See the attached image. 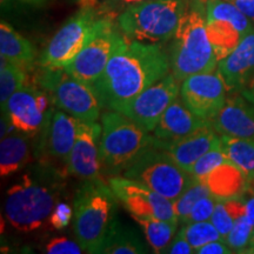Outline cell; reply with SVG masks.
<instances>
[{
	"instance_id": "3957f363",
	"label": "cell",
	"mask_w": 254,
	"mask_h": 254,
	"mask_svg": "<svg viewBox=\"0 0 254 254\" xmlns=\"http://www.w3.org/2000/svg\"><path fill=\"white\" fill-rule=\"evenodd\" d=\"M117 199L109 182L101 177L84 180L73 199V230L86 253H100L117 218Z\"/></svg>"
},
{
	"instance_id": "d6986e66",
	"label": "cell",
	"mask_w": 254,
	"mask_h": 254,
	"mask_svg": "<svg viewBox=\"0 0 254 254\" xmlns=\"http://www.w3.org/2000/svg\"><path fill=\"white\" fill-rule=\"evenodd\" d=\"M227 91L240 92L254 78V26L236 50L218 64Z\"/></svg>"
},
{
	"instance_id": "83f0119b",
	"label": "cell",
	"mask_w": 254,
	"mask_h": 254,
	"mask_svg": "<svg viewBox=\"0 0 254 254\" xmlns=\"http://www.w3.org/2000/svg\"><path fill=\"white\" fill-rule=\"evenodd\" d=\"M26 85V72L24 68L8 62L0 56V105L5 110L9 98Z\"/></svg>"
},
{
	"instance_id": "9a60e30c",
	"label": "cell",
	"mask_w": 254,
	"mask_h": 254,
	"mask_svg": "<svg viewBox=\"0 0 254 254\" xmlns=\"http://www.w3.org/2000/svg\"><path fill=\"white\" fill-rule=\"evenodd\" d=\"M227 87L218 69L190 75L182 82L180 97L200 118L212 122L227 100Z\"/></svg>"
},
{
	"instance_id": "ac0fdd59",
	"label": "cell",
	"mask_w": 254,
	"mask_h": 254,
	"mask_svg": "<svg viewBox=\"0 0 254 254\" xmlns=\"http://www.w3.org/2000/svg\"><path fill=\"white\" fill-rule=\"evenodd\" d=\"M155 142L172 155L179 166L190 172L200 157L220 145L221 135L215 131L212 123H208L179 140L161 144L155 138Z\"/></svg>"
},
{
	"instance_id": "52a82bcc",
	"label": "cell",
	"mask_w": 254,
	"mask_h": 254,
	"mask_svg": "<svg viewBox=\"0 0 254 254\" xmlns=\"http://www.w3.org/2000/svg\"><path fill=\"white\" fill-rule=\"evenodd\" d=\"M122 176L145 184L171 201L194 180L192 174L179 166L172 155L155 142V138L124 170Z\"/></svg>"
},
{
	"instance_id": "d590c367",
	"label": "cell",
	"mask_w": 254,
	"mask_h": 254,
	"mask_svg": "<svg viewBox=\"0 0 254 254\" xmlns=\"http://www.w3.org/2000/svg\"><path fill=\"white\" fill-rule=\"evenodd\" d=\"M73 219V207L67 202H58L50 217V222L53 228H65Z\"/></svg>"
},
{
	"instance_id": "836d02e7",
	"label": "cell",
	"mask_w": 254,
	"mask_h": 254,
	"mask_svg": "<svg viewBox=\"0 0 254 254\" xmlns=\"http://www.w3.org/2000/svg\"><path fill=\"white\" fill-rule=\"evenodd\" d=\"M212 224L214 225L217 228L219 234H220L222 240L228 236L232 228H233L234 224H236V219L233 215L231 214V212L228 211V208L225 205L224 200H218L217 205H215L214 212L212 214L211 220Z\"/></svg>"
},
{
	"instance_id": "4dcf8cb0",
	"label": "cell",
	"mask_w": 254,
	"mask_h": 254,
	"mask_svg": "<svg viewBox=\"0 0 254 254\" xmlns=\"http://www.w3.org/2000/svg\"><path fill=\"white\" fill-rule=\"evenodd\" d=\"M253 231L254 226L245 214L240 219H238L233 228H232L228 236L224 240L233 252L245 253L247 247L250 245Z\"/></svg>"
},
{
	"instance_id": "5b68a950",
	"label": "cell",
	"mask_w": 254,
	"mask_h": 254,
	"mask_svg": "<svg viewBox=\"0 0 254 254\" xmlns=\"http://www.w3.org/2000/svg\"><path fill=\"white\" fill-rule=\"evenodd\" d=\"M189 0H145L129 5L118 17V26L127 40L160 44L173 38Z\"/></svg>"
},
{
	"instance_id": "ab89813d",
	"label": "cell",
	"mask_w": 254,
	"mask_h": 254,
	"mask_svg": "<svg viewBox=\"0 0 254 254\" xmlns=\"http://www.w3.org/2000/svg\"><path fill=\"white\" fill-rule=\"evenodd\" d=\"M247 193H250L251 195L246 199L244 198L245 199L246 204V215L254 226V192H252V190H247Z\"/></svg>"
},
{
	"instance_id": "f1b7e54d",
	"label": "cell",
	"mask_w": 254,
	"mask_h": 254,
	"mask_svg": "<svg viewBox=\"0 0 254 254\" xmlns=\"http://www.w3.org/2000/svg\"><path fill=\"white\" fill-rule=\"evenodd\" d=\"M209 194L211 192H209L208 187L205 185V183L198 178H194L192 184L174 201H172L179 224L190 214V212L192 211V208L200 199Z\"/></svg>"
},
{
	"instance_id": "e575fe53",
	"label": "cell",
	"mask_w": 254,
	"mask_h": 254,
	"mask_svg": "<svg viewBox=\"0 0 254 254\" xmlns=\"http://www.w3.org/2000/svg\"><path fill=\"white\" fill-rule=\"evenodd\" d=\"M44 252L47 254H80L85 251L78 241H73L65 237H58L53 238L46 244Z\"/></svg>"
},
{
	"instance_id": "f6af8a7d",
	"label": "cell",
	"mask_w": 254,
	"mask_h": 254,
	"mask_svg": "<svg viewBox=\"0 0 254 254\" xmlns=\"http://www.w3.org/2000/svg\"><path fill=\"white\" fill-rule=\"evenodd\" d=\"M245 253H254V231H253L252 238H251L250 245H249V247H247V250H246Z\"/></svg>"
},
{
	"instance_id": "b9f144b4",
	"label": "cell",
	"mask_w": 254,
	"mask_h": 254,
	"mask_svg": "<svg viewBox=\"0 0 254 254\" xmlns=\"http://www.w3.org/2000/svg\"><path fill=\"white\" fill-rule=\"evenodd\" d=\"M19 1L24 2V4H27V5L36 6V7H43V6L49 4L51 0H19Z\"/></svg>"
},
{
	"instance_id": "8992f818",
	"label": "cell",
	"mask_w": 254,
	"mask_h": 254,
	"mask_svg": "<svg viewBox=\"0 0 254 254\" xmlns=\"http://www.w3.org/2000/svg\"><path fill=\"white\" fill-rule=\"evenodd\" d=\"M154 136L118 111L101 114L100 161L107 176H120Z\"/></svg>"
},
{
	"instance_id": "7dc6e473",
	"label": "cell",
	"mask_w": 254,
	"mask_h": 254,
	"mask_svg": "<svg viewBox=\"0 0 254 254\" xmlns=\"http://www.w3.org/2000/svg\"><path fill=\"white\" fill-rule=\"evenodd\" d=\"M71 1H80V2H85V1H88V0H71Z\"/></svg>"
},
{
	"instance_id": "ee69618b",
	"label": "cell",
	"mask_w": 254,
	"mask_h": 254,
	"mask_svg": "<svg viewBox=\"0 0 254 254\" xmlns=\"http://www.w3.org/2000/svg\"><path fill=\"white\" fill-rule=\"evenodd\" d=\"M116 1H118L119 4H123V5L129 6V5H134V4H138V2L145 1V0H116Z\"/></svg>"
},
{
	"instance_id": "484cf974",
	"label": "cell",
	"mask_w": 254,
	"mask_h": 254,
	"mask_svg": "<svg viewBox=\"0 0 254 254\" xmlns=\"http://www.w3.org/2000/svg\"><path fill=\"white\" fill-rule=\"evenodd\" d=\"M144 231L148 245L154 253H166L176 237L179 222H172L155 218L133 217Z\"/></svg>"
},
{
	"instance_id": "603a6c76",
	"label": "cell",
	"mask_w": 254,
	"mask_h": 254,
	"mask_svg": "<svg viewBox=\"0 0 254 254\" xmlns=\"http://www.w3.org/2000/svg\"><path fill=\"white\" fill-rule=\"evenodd\" d=\"M0 56L25 71L32 67L37 56L33 44L4 20L0 23Z\"/></svg>"
},
{
	"instance_id": "6da1fadb",
	"label": "cell",
	"mask_w": 254,
	"mask_h": 254,
	"mask_svg": "<svg viewBox=\"0 0 254 254\" xmlns=\"http://www.w3.org/2000/svg\"><path fill=\"white\" fill-rule=\"evenodd\" d=\"M170 72V56L159 44L126 39L92 88L101 109L114 111Z\"/></svg>"
},
{
	"instance_id": "44dd1931",
	"label": "cell",
	"mask_w": 254,
	"mask_h": 254,
	"mask_svg": "<svg viewBox=\"0 0 254 254\" xmlns=\"http://www.w3.org/2000/svg\"><path fill=\"white\" fill-rule=\"evenodd\" d=\"M208 123L211 122L193 113L184 103L182 97H178L161 116L154 128L153 135L161 144H168L189 135Z\"/></svg>"
},
{
	"instance_id": "5bb4252c",
	"label": "cell",
	"mask_w": 254,
	"mask_h": 254,
	"mask_svg": "<svg viewBox=\"0 0 254 254\" xmlns=\"http://www.w3.org/2000/svg\"><path fill=\"white\" fill-rule=\"evenodd\" d=\"M52 100L44 90L25 85L9 98L5 110L15 129L23 134L36 135L50 122L53 110Z\"/></svg>"
},
{
	"instance_id": "74e56055",
	"label": "cell",
	"mask_w": 254,
	"mask_h": 254,
	"mask_svg": "<svg viewBox=\"0 0 254 254\" xmlns=\"http://www.w3.org/2000/svg\"><path fill=\"white\" fill-rule=\"evenodd\" d=\"M233 252L225 240H215L211 241V243L206 244V245L201 246L200 249L195 251V253L199 254H230Z\"/></svg>"
},
{
	"instance_id": "ba28073f",
	"label": "cell",
	"mask_w": 254,
	"mask_h": 254,
	"mask_svg": "<svg viewBox=\"0 0 254 254\" xmlns=\"http://www.w3.org/2000/svg\"><path fill=\"white\" fill-rule=\"evenodd\" d=\"M36 82L49 94L57 109L81 122L91 123L99 119L101 107L93 88L64 67H40Z\"/></svg>"
},
{
	"instance_id": "bcb514c9",
	"label": "cell",
	"mask_w": 254,
	"mask_h": 254,
	"mask_svg": "<svg viewBox=\"0 0 254 254\" xmlns=\"http://www.w3.org/2000/svg\"><path fill=\"white\" fill-rule=\"evenodd\" d=\"M252 190V192H254V180H253V182H250L249 190Z\"/></svg>"
},
{
	"instance_id": "f546056e",
	"label": "cell",
	"mask_w": 254,
	"mask_h": 254,
	"mask_svg": "<svg viewBox=\"0 0 254 254\" xmlns=\"http://www.w3.org/2000/svg\"><path fill=\"white\" fill-rule=\"evenodd\" d=\"M179 232L195 251L211 241L222 239L217 228L209 220L183 225Z\"/></svg>"
},
{
	"instance_id": "ffe728a7",
	"label": "cell",
	"mask_w": 254,
	"mask_h": 254,
	"mask_svg": "<svg viewBox=\"0 0 254 254\" xmlns=\"http://www.w3.org/2000/svg\"><path fill=\"white\" fill-rule=\"evenodd\" d=\"M211 123L220 135L254 140V105L243 94L227 98Z\"/></svg>"
},
{
	"instance_id": "277c9868",
	"label": "cell",
	"mask_w": 254,
	"mask_h": 254,
	"mask_svg": "<svg viewBox=\"0 0 254 254\" xmlns=\"http://www.w3.org/2000/svg\"><path fill=\"white\" fill-rule=\"evenodd\" d=\"M171 72L184 81L190 75L218 68V59L206 30L202 0H189L168 53Z\"/></svg>"
},
{
	"instance_id": "7a4b0ae2",
	"label": "cell",
	"mask_w": 254,
	"mask_h": 254,
	"mask_svg": "<svg viewBox=\"0 0 254 254\" xmlns=\"http://www.w3.org/2000/svg\"><path fill=\"white\" fill-rule=\"evenodd\" d=\"M64 174L53 165L40 163L9 187L5 215L15 230L30 233L50 220L62 194Z\"/></svg>"
},
{
	"instance_id": "9c48e42d",
	"label": "cell",
	"mask_w": 254,
	"mask_h": 254,
	"mask_svg": "<svg viewBox=\"0 0 254 254\" xmlns=\"http://www.w3.org/2000/svg\"><path fill=\"white\" fill-rule=\"evenodd\" d=\"M106 19L100 18L92 5L82 6L49 41L38 59L39 67H64L71 63L99 32Z\"/></svg>"
},
{
	"instance_id": "d4e9b609",
	"label": "cell",
	"mask_w": 254,
	"mask_h": 254,
	"mask_svg": "<svg viewBox=\"0 0 254 254\" xmlns=\"http://www.w3.org/2000/svg\"><path fill=\"white\" fill-rule=\"evenodd\" d=\"M31 160L30 147L24 135L8 134L0 142V176L8 177L18 172Z\"/></svg>"
},
{
	"instance_id": "4fadbf2b",
	"label": "cell",
	"mask_w": 254,
	"mask_h": 254,
	"mask_svg": "<svg viewBox=\"0 0 254 254\" xmlns=\"http://www.w3.org/2000/svg\"><path fill=\"white\" fill-rule=\"evenodd\" d=\"M107 182L118 201L132 218H155L179 222L174 212L173 202L145 184L124 176L109 177Z\"/></svg>"
},
{
	"instance_id": "f35d334b",
	"label": "cell",
	"mask_w": 254,
	"mask_h": 254,
	"mask_svg": "<svg viewBox=\"0 0 254 254\" xmlns=\"http://www.w3.org/2000/svg\"><path fill=\"white\" fill-rule=\"evenodd\" d=\"M230 1L233 2L251 20H254V0H230Z\"/></svg>"
},
{
	"instance_id": "60d3db41",
	"label": "cell",
	"mask_w": 254,
	"mask_h": 254,
	"mask_svg": "<svg viewBox=\"0 0 254 254\" xmlns=\"http://www.w3.org/2000/svg\"><path fill=\"white\" fill-rule=\"evenodd\" d=\"M240 93L243 94L250 103H252L254 105V78L240 91Z\"/></svg>"
},
{
	"instance_id": "8d00e7d4",
	"label": "cell",
	"mask_w": 254,
	"mask_h": 254,
	"mask_svg": "<svg viewBox=\"0 0 254 254\" xmlns=\"http://www.w3.org/2000/svg\"><path fill=\"white\" fill-rule=\"evenodd\" d=\"M166 253L171 254H190L195 253V250L190 246V244L186 240V238L180 233L179 231L177 232L176 237L171 244L170 247H168Z\"/></svg>"
},
{
	"instance_id": "7bdbcfd3",
	"label": "cell",
	"mask_w": 254,
	"mask_h": 254,
	"mask_svg": "<svg viewBox=\"0 0 254 254\" xmlns=\"http://www.w3.org/2000/svg\"><path fill=\"white\" fill-rule=\"evenodd\" d=\"M1 1L2 11H8L9 8L14 7V0H0Z\"/></svg>"
},
{
	"instance_id": "d6a6232c",
	"label": "cell",
	"mask_w": 254,
	"mask_h": 254,
	"mask_svg": "<svg viewBox=\"0 0 254 254\" xmlns=\"http://www.w3.org/2000/svg\"><path fill=\"white\" fill-rule=\"evenodd\" d=\"M218 199L214 195L209 194L205 198L200 199L198 202L190 212V214L180 222V224L186 225L190 222H199V221H208L211 220L212 214H213L215 205H217Z\"/></svg>"
},
{
	"instance_id": "1f68e13d",
	"label": "cell",
	"mask_w": 254,
	"mask_h": 254,
	"mask_svg": "<svg viewBox=\"0 0 254 254\" xmlns=\"http://www.w3.org/2000/svg\"><path fill=\"white\" fill-rule=\"evenodd\" d=\"M226 161H228V159L226 155H225L224 151H222L221 145H219L217 147H214L213 150L205 153L202 157H200L198 160L195 161V164L193 165V167L190 168V173L194 178L201 179V178L207 176L208 173H211L215 167L226 163Z\"/></svg>"
},
{
	"instance_id": "4316f807",
	"label": "cell",
	"mask_w": 254,
	"mask_h": 254,
	"mask_svg": "<svg viewBox=\"0 0 254 254\" xmlns=\"http://www.w3.org/2000/svg\"><path fill=\"white\" fill-rule=\"evenodd\" d=\"M221 148L228 161L239 167L249 179L254 180V140L221 135Z\"/></svg>"
},
{
	"instance_id": "7c38bea8",
	"label": "cell",
	"mask_w": 254,
	"mask_h": 254,
	"mask_svg": "<svg viewBox=\"0 0 254 254\" xmlns=\"http://www.w3.org/2000/svg\"><path fill=\"white\" fill-rule=\"evenodd\" d=\"M180 87L182 81L170 72L163 79L146 88L133 99L120 105L114 111L125 114L151 133L154 131L167 107L180 95Z\"/></svg>"
},
{
	"instance_id": "7402d4cb",
	"label": "cell",
	"mask_w": 254,
	"mask_h": 254,
	"mask_svg": "<svg viewBox=\"0 0 254 254\" xmlns=\"http://www.w3.org/2000/svg\"><path fill=\"white\" fill-rule=\"evenodd\" d=\"M200 180L205 183L211 194L218 200L243 198L250 185L245 173L230 161L219 165Z\"/></svg>"
},
{
	"instance_id": "2e32d148",
	"label": "cell",
	"mask_w": 254,
	"mask_h": 254,
	"mask_svg": "<svg viewBox=\"0 0 254 254\" xmlns=\"http://www.w3.org/2000/svg\"><path fill=\"white\" fill-rule=\"evenodd\" d=\"M78 123L77 118L65 111L59 109L53 111L50 122L40 132L41 139L37 152L40 163L56 167L62 165L66 172L69 154L77 135Z\"/></svg>"
},
{
	"instance_id": "cb8c5ba5",
	"label": "cell",
	"mask_w": 254,
	"mask_h": 254,
	"mask_svg": "<svg viewBox=\"0 0 254 254\" xmlns=\"http://www.w3.org/2000/svg\"><path fill=\"white\" fill-rule=\"evenodd\" d=\"M104 254H144L150 253L146 244L134 228L114 219L101 249Z\"/></svg>"
},
{
	"instance_id": "8fae6325",
	"label": "cell",
	"mask_w": 254,
	"mask_h": 254,
	"mask_svg": "<svg viewBox=\"0 0 254 254\" xmlns=\"http://www.w3.org/2000/svg\"><path fill=\"white\" fill-rule=\"evenodd\" d=\"M125 40L122 31H118L107 18L99 32L64 68L79 80L93 86L103 74L110 59Z\"/></svg>"
},
{
	"instance_id": "e0dca14e",
	"label": "cell",
	"mask_w": 254,
	"mask_h": 254,
	"mask_svg": "<svg viewBox=\"0 0 254 254\" xmlns=\"http://www.w3.org/2000/svg\"><path fill=\"white\" fill-rule=\"evenodd\" d=\"M100 138L101 124L79 120L75 141L66 168L67 174L82 180L101 177Z\"/></svg>"
},
{
	"instance_id": "30bf717a",
	"label": "cell",
	"mask_w": 254,
	"mask_h": 254,
	"mask_svg": "<svg viewBox=\"0 0 254 254\" xmlns=\"http://www.w3.org/2000/svg\"><path fill=\"white\" fill-rule=\"evenodd\" d=\"M252 27L251 19L232 1L208 0L206 4V30L218 62L231 55Z\"/></svg>"
}]
</instances>
